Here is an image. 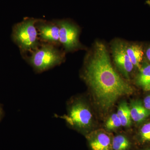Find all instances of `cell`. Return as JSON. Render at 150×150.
<instances>
[{
	"label": "cell",
	"instance_id": "cell-6",
	"mask_svg": "<svg viewBox=\"0 0 150 150\" xmlns=\"http://www.w3.org/2000/svg\"><path fill=\"white\" fill-rule=\"evenodd\" d=\"M114 64L126 78H129L134 68L126 50V43L120 40H114L111 45Z\"/></svg>",
	"mask_w": 150,
	"mask_h": 150
},
{
	"label": "cell",
	"instance_id": "cell-20",
	"mask_svg": "<svg viewBox=\"0 0 150 150\" xmlns=\"http://www.w3.org/2000/svg\"><path fill=\"white\" fill-rule=\"evenodd\" d=\"M150 150V149H145V150Z\"/></svg>",
	"mask_w": 150,
	"mask_h": 150
},
{
	"label": "cell",
	"instance_id": "cell-7",
	"mask_svg": "<svg viewBox=\"0 0 150 150\" xmlns=\"http://www.w3.org/2000/svg\"><path fill=\"white\" fill-rule=\"evenodd\" d=\"M36 27L38 37L43 43L57 46L59 41V27L55 21L48 22L40 19L36 23Z\"/></svg>",
	"mask_w": 150,
	"mask_h": 150
},
{
	"label": "cell",
	"instance_id": "cell-19",
	"mask_svg": "<svg viewBox=\"0 0 150 150\" xmlns=\"http://www.w3.org/2000/svg\"><path fill=\"white\" fill-rule=\"evenodd\" d=\"M144 107L146 108V109L150 110V103H144Z\"/></svg>",
	"mask_w": 150,
	"mask_h": 150
},
{
	"label": "cell",
	"instance_id": "cell-15",
	"mask_svg": "<svg viewBox=\"0 0 150 150\" xmlns=\"http://www.w3.org/2000/svg\"><path fill=\"white\" fill-rule=\"evenodd\" d=\"M121 126V121L117 113L112 114L108 119L105 125L106 129L110 130L117 129Z\"/></svg>",
	"mask_w": 150,
	"mask_h": 150
},
{
	"label": "cell",
	"instance_id": "cell-1",
	"mask_svg": "<svg viewBox=\"0 0 150 150\" xmlns=\"http://www.w3.org/2000/svg\"><path fill=\"white\" fill-rule=\"evenodd\" d=\"M84 78L104 110L112 107L119 98L133 92L131 86L113 69L107 48L102 42L96 43L86 62Z\"/></svg>",
	"mask_w": 150,
	"mask_h": 150
},
{
	"label": "cell",
	"instance_id": "cell-4",
	"mask_svg": "<svg viewBox=\"0 0 150 150\" xmlns=\"http://www.w3.org/2000/svg\"><path fill=\"white\" fill-rule=\"evenodd\" d=\"M55 116L64 119L69 126L81 131L87 130L92 121L91 111L81 99L76 100L71 103L67 115Z\"/></svg>",
	"mask_w": 150,
	"mask_h": 150
},
{
	"label": "cell",
	"instance_id": "cell-3",
	"mask_svg": "<svg viewBox=\"0 0 150 150\" xmlns=\"http://www.w3.org/2000/svg\"><path fill=\"white\" fill-rule=\"evenodd\" d=\"M38 20L39 19L26 18L13 27V38L23 55L31 53L41 45L36 27Z\"/></svg>",
	"mask_w": 150,
	"mask_h": 150
},
{
	"label": "cell",
	"instance_id": "cell-10",
	"mask_svg": "<svg viewBox=\"0 0 150 150\" xmlns=\"http://www.w3.org/2000/svg\"><path fill=\"white\" fill-rule=\"evenodd\" d=\"M136 83L144 90H150V64L142 62L139 72L136 78Z\"/></svg>",
	"mask_w": 150,
	"mask_h": 150
},
{
	"label": "cell",
	"instance_id": "cell-12",
	"mask_svg": "<svg viewBox=\"0 0 150 150\" xmlns=\"http://www.w3.org/2000/svg\"><path fill=\"white\" fill-rule=\"evenodd\" d=\"M118 118L123 126H129L131 124V118L130 108L126 102H122L119 105L117 112Z\"/></svg>",
	"mask_w": 150,
	"mask_h": 150
},
{
	"label": "cell",
	"instance_id": "cell-14",
	"mask_svg": "<svg viewBox=\"0 0 150 150\" xmlns=\"http://www.w3.org/2000/svg\"><path fill=\"white\" fill-rule=\"evenodd\" d=\"M139 139L142 144L150 143V122L145 123L140 129Z\"/></svg>",
	"mask_w": 150,
	"mask_h": 150
},
{
	"label": "cell",
	"instance_id": "cell-17",
	"mask_svg": "<svg viewBox=\"0 0 150 150\" xmlns=\"http://www.w3.org/2000/svg\"><path fill=\"white\" fill-rule=\"evenodd\" d=\"M150 103V95L146 97L144 99V103Z\"/></svg>",
	"mask_w": 150,
	"mask_h": 150
},
{
	"label": "cell",
	"instance_id": "cell-2",
	"mask_svg": "<svg viewBox=\"0 0 150 150\" xmlns=\"http://www.w3.org/2000/svg\"><path fill=\"white\" fill-rule=\"evenodd\" d=\"M65 60L64 52L56 46L43 43L31 53L27 61L36 73H41L59 66Z\"/></svg>",
	"mask_w": 150,
	"mask_h": 150
},
{
	"label": "cell",
	"instance_id": "cell-5",
	"mask_svg": "<svg viewBox=\"0 0 150 150\" xmlns=\"http://www.w3.org/2000/svg\"><path fill=\"white\" fill-rule=\"evenodd\" d=\"M56 22L59 27L60 44L66 51H74L82 47L79 41L80 30L78 26L66 20Z\"/></svg>",
	"mask_w": 150,
	"mask_h": 150
},
{
	"label": "cell",
	"instance_id": "cell-11",
	"mask_svg": "<svg viewBox=\"0 0 150 150\" xmlns=\"http://www.w3.org/2000/svg\"><path fill=\"white\" fill-rule=\"evenodd\" d=\"M131 117L135 122H141L150 115V110L146 109L139 101H134L130 107Z\"/></svg>",
	"mask_w": 150,
	"mask_h": 150
},
{
	"label": "cell",
	"instance_id": "cell-18",
	"mask_svg": "<svg viewBox=\"0 0 150 150\" xmlns=\"http://www.w3.org/2000/svg\"><path fill=\"white\" fill-rule=\"evenodd\" d=\"M4 116V112H3V110L1 106L0 105V121L2 120Z\"/></svg>",
	"mask_w": 150,
	"mask_h": 150
},
{
	"label": "cell",
	"instance_id": "cell-9",
	"mask_svg": "<svg viewBox=\"0 0 150 150\" xmlns=\"http://www.w3.org/2000/svg\"><path fill=\"white\" fill-rule=\"evenodd\" d=\"M126 50L134 67L139 70L144 55L142 46L137 43H126Z\"/></svg>",
	"mask_w": 150,
	"mask_h": 150
},
{
	"label": "cell",
	"instance_id": "cell-13",
	"mask_svg": "<svg viewBox=\"0 0 150 150\" xmlns=\"http://www.w3.org/2000/svg\"><path fill=\"white\" fill-rule=\"evenodd\" d=\"M131 146L130 141L124 135H117L112 139V150H129Z\"/></svg>",
	"mask_w": 150,
	"mask_h": 150
},
{
	"label": "cell",
	"instance_id": "cell-8",
	"mask_svg": "<svg viewBox=\"0 0 150 150\" xmlns=\"http://www.w3.org/2000/svg\"><path fill=\"white\" fill-rule=\"evenodd\" d=\"M91 150H112V141L108 134L98 132L86 136Z\"/></svg>",
	"mask_w": 150,
	"mask_h": 150
},
{
	"label": "cell",
	"instance_id": "cell-16",
	"mask_svg": "<svg viewBox=\"0 0 150 150\" xmlns=\"http://www.w3.org/2000/svg\"><path fill=\"white\" fill-rule=\"evenodd\" d=\"M146 56L147 59L150 62V46L148 47L146 51Z\"/></svg>",
	"mask_w": 150,
	"mask_h": 150
}]
</instances>
